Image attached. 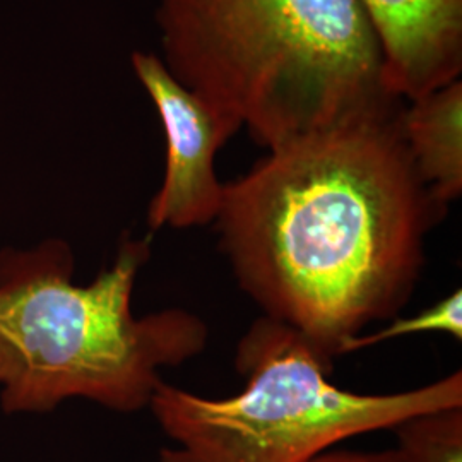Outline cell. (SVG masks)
Returning <instances> with one entry per match:
<instances>
[{"instance_id": "2", "label": "cell", "mask_w": 462, "mask_h": 462, "mask_svg": "<svg viewBox=\"0 0 462 462\" xmlns=\"http://www.w3.org/2000/svg\"><path fill=\"white\" fill-rule=\"evenodd\" d=\"M156 23L168 70L267 151L406 103L362 0H160Z\"/></svg>"}, {"instance_id": "7", "label": "cell", "mask_w": 462, "mask_h": 462, "mask_svg": "<svg viewBox=\"0 0 462 462\" xmlns=\"http://www.w3.org/2000/svg\"><path fill=\"white\" fill-rule=\"evenodd\" d=\"M399 131L418 179L446 209L462 194V79L404 103Z\"/></svg>"}, {"instance_id": "4", "label": "cell", "mask_w": 462, "mask_h": 462, "mask_svg": "<svg viewBox=\"0 0 462 462\" xmlns=\"http://www.w3.org/2000/svg\"><path fill=\"white\" fill-rule=\"evenodd\" d=\"M245 387L202 397L162 382L149 401L173 442L162 462H309L347 439L393 430L418 414L462 406V374L393 394H362L330 380L332 360L298 330L257 319L236 347Z\"/></svg>"}, {"instance_id": "9", "label": "cell", "mask_w": 462, "mask_h": 462, "mask_svg": "<svg viewBox=\"0 0 462 462\" xmlns=\"http://www.w3.org/2000/svg\"><path fill=\"white\" fill-rule=\"evenodd\" d=\"M439 332L457 341L462 339V291L454 290L450 295L435 301L431 307L411 317H393L389 324L375 332H362L351 337L341 349V356L365 347L379 346L387 341L416 334Z\"/></svg>"}, {"instance_id": "6", "label": "cell", "mask_w": 462, "mask_h": 462, "mask_svg": "<svg viewBox=\"0 0 462 462\" xmlns=\"http://www.w3.org/2000/svg\"><path fill=\"white\" fill-rule=\"evenodd\" d=\"M383 50L389 81L404 101L462 72V0H362Z\"/></svg>"}, {"instance_id": "10", "label": "cell", "mask_w": 462, "mask_h": 462, "mask_svg": "<svg viewBox=\"0 0 462 462\" xmlns=\"http://www.w3.org/2000/svg\"><path fill=\"white\" fill-rule=\"evenodd\" d=\"M309 462H401L394 448L389 450H337L329 448Z\"/></svg>"}, {"instance_id": "5", "label": "cell", "mask_w": 462, "mask_h": 462, "mask_svg": "<svg viewBox=\"0 0 462 462\" xmlns=\"http://www.w3.org/2000/svg\"><path fill=\"white\" fill-rule=\"evenodd\" d=\"M131 64L165 134V173L149 202V228L185 230L215 223L225 187L216 173V154L242 127L183 86L158 53L134 51Z\"/></svg>"}, {"instance_id": "3", "label": "cell", "mask_w": 462, "mask_h": 462, "mask_svg": "<svg viewBox=\"0 0 462 462\" xmlns=\"http://www.w3.org/2000/svg\"><path fill=\"white\" fill-rule=\"evenodd\" d=\"M151 238H124L116 261L89 284L74 282V254L60 238L0 250V406L50 413L86 399L135 413L163 382L162 370L199 356L206 322L183 309L133 310Z\"/></svg>"}, {"instance_id": "8", "label": "cell", "mask_w": 462, "mask_h": 462, "mask_svg": "<svg viewBox=\"0 0 462 462\" xmlns=\"http://www.w3.org/2000/svg\"><path fill=\"white\" fill-rule=\"evenodd\" d=\"M393 431L401 462H462V406L418 414Z\"/></svg>"}, {"instance_id": "1", "label": "cell", "mask_w": 462, "mask_h": 462, "mask_svg": "<svg viewBox=\"0 0 462 462\" xmlns=\"http://www.w3.org/2000/svg\"><path fill=\"white\" fill-rule=\"evenodd\" d=\"M399 116L269 151L223 187L216 228L240 288L332 362L406 307L446 211L414 171Z\"/></svg>"}]
</instances>
